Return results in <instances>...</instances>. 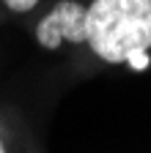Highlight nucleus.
<instances>
[{
	"mask_svg": "<svg viewBox=\"0 0 151 153\" xmlns=\"http://www.w3.org/2000/svg\"><path fill=\"white\" fill-rule=\"evenodd\" d=\"M0 3H3V8H6V11L25 16V14H30V11H36V8H39V3H41V0H0Z\"/></svg>",
	"mask_w": 151,
	"mask_h": 153,
	"instance_id": "nucleus-3",
	"label": "nucleus"
},
{
	"mask_svg": "<svg viewBox=\"0 0 151 153\" xmlns=\"http://www.w3.org/2000/svg\"><path fill=\"white\" fill-rule=\"evenodd\" d=\"M85 16L88 3L80 0H58L52 3L33 25V41L47 52L58 49H83L85 47Z\"/></svg>",
	"mask_w": 151,
	"mask_h": 153,
	"instance_id": "nucleus-2",
	"label": "nucleus"
},
{
	"mask_svg": "<svg viewBox=\"0 0 151 153\" xmlns=\"http://www.w3.org/2000/svg\"><path fill=\"white\" fill-rule=\"evenodd\" d=\"M0 153H14V137L3 118H0Z\"/></svg>",
	"mask_w": 151,
	"mask_h": 153,
	"instance_id": "nucleus-4",
	"label": "nucleus"
},
{
	"mask_svg": "<svg viewBox=\"0 0 151 153\" xmlns=\"http://www.w3.org/2000/svg\"><path fill=\"white\" fill-rule=\"evenodd\" d=\"M85 49L107 66L146 63L151 49V0H91Z\"/></svg>",
	"mask_w": 151,
	"mask_h": 153,
	"instance_id": "nucleus-1",
	"label": "nucleus"
}]
</instances>
